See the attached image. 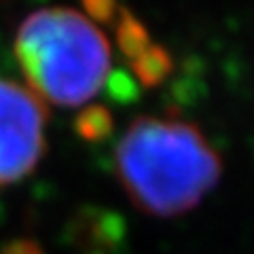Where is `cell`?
Returning <instances> with one entry per match:
<instances>
[{
    "mask_svg": "<svg viewBox=\"0 0 254 254\" xmlns=\"http://www.w3.org/2000/svg\"><path fill=\"white\" fill-rule=\"evenodd\" d=\"M117 172L138 208L155 216H178L216 187L220 159L195 125L142 117L117 144Z\"/></svg>",
    "mask_w": 254,
    "mask_h": 254,
    "instance_id": "cell-1",
    "label": "cell"
},
{
    "mask_svg": "<svg viewBox=\"0 0 254 254\" xmlns=\"http://www.w3.org/2000/svg\"><path fill=\"white\" fill-rule=\"evenodd\" d=\"M15 55L38 100L58 106L91 102L113 74L106 36L72 9H41L19 26Z\"/></svg>",
    "mask_w": 254,
    "mask_h": 254,
    "instance_id": "cell-2",
    "label": "cell"
},
{
    "mask_svg": "<svg viewBox=\"0 0 254 254\" xmlns=\"http://www.w3.org/2000/svg\"><path fill=\"white\" fill-rule=\"evenodd\" d=\"M47 115L28 87L0 78V187L26 178L45 153Z\"/></svg>",
    "mask_w": 254,
    "mask_h": 254,
    "instance_id": "cell-3",
    "label": "cell"
},
{
    "mask_svg": "<svg viewBox=\"0 0 254 254\" xmlns=\"http://www.w3.org/2000/svg\"><path fill=\"white\" fill-rule=\"evenodd\" d=\"M108 129H110V115L100 106L87 110V113L83 115V119H81V133L85 138L106 136Z\"/></svg>",
    "mask_w": 254,
    "mask_h": 254,
    "instance_id": "cell-4",
    "label": "cell"
}]
</instances>
